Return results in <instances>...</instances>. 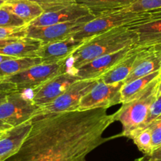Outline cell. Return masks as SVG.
Masks as SVG:
<instances>
[{"label": "cell", "instance_id": "obj_11", "mask_svg": "<svg viewBox=\"0 0 161 161\" xmlns=\"http://www.w3.org/2000/svg\"><path fill=\"white\" fill-rule=\"evenodd\" d=\"M134 46L126 47L118 52L98 57L89 63L77 68L73 70V72L80 80L99 79L107 71L111 69L114 65L125 58L132 51Z\"/></svg>", "mask_w": 161, "mask_h": 161}, {"label": "cell", "instance_id": "obj_28", "mask_svg": "<svg viewBox=\"0 0 161 161\" xmlns=\"http://www.w3.org/2000/svg\"><path fill=\"white\" fill-rule=\"evenodd\" d=\"M26 26L16 28L0 27V39L22 38V37H25Z\"/></svg>", "mask_w": 161, "mask_h": 161}, {"label": "cell", "instance_id": "obj_26", "mask_svg": "<svg viewBox=\"0 0 161 161\" xmlns=\"http://www.w3.org/2000/svg\"><path fill=\"white\" fill-rule=\"evenodd\" d=\"M146 126L151 130L152 148L153 151L161 146V114Z\"/></svg>", "mask_w": 161, "mask_h": 161}, {"label": "cell", "instance_id": "obj_9", "mask_svg": "<svg viewBox=\"0 0 161 161\" xmlns=\"http://www.w3.org/2000/svg\"><path fill=\"white\" fill-rule=\"evenodd\" d=\"M124 82L105 84L99 79L97 84L81 98L78 111L108 108L121 103L120 90Z\"/></svg>", "mask_w": 161, "mask_h": 161}, {"label": "cell", "instance_id": "obj_27", "mask_svg": "<svg viewBox=\"0 0 161 161\" xmlns=\"http://www.w3.org/2000/svg\"><path fill=\"white\" fill-rule=\"evenodd\" d=\"M42 7L44 12L57 10L75 3V0H30Z\"/></svg>", "mask_w": 161, "mask_h": 161}, {"label": "cell", "instance_id": "obj_13", "mask_svg": "<svg viewBox=\"0 0 161 161\" xmlns=\"http://www.w3.org/2000/svg\"><path fill=\"white\" fill-rule=\"evenodd\" d=\"M93 15L88 8L77 3H73L66 7L44 12L39 18L34 20L28 25L31 26H47L59 23H65L68 21L84 18L86 17Z\"/></svg>", "mask_w": 161, "mask_h": 161}, {"label": "cell", "instance_id": "obj_6", "mask_svg": "<svg viewBox=\"0 0 161 161\" xmlns=\"http://www.w3.org/2000/svg\"><path fill=\"white\" fill-rule=\"evenodd\" d=\"M40 111V107L25 92H14L8 94L6 101L0 104V119L16 127L32 120Z\"/></svg>", "mask_w": 161, "mask_h": 161}, {"label": "cell", "instance_id": "obj_25", "mask_svg": "<svg viewBox=\"0 0 161 161\" xmlns=\"http://www.w3.org/2000/svg\"><path fill=\"white\" fill-rule=\"evenodd\" d=\"M161 8V0H137L129 7L123 9V11L143 12Z\"/></svg>", "mask_w": 161, "mask_h": 161}, {"label": "cell", "instance_id": "obj_14", "mask_svg": "<svg viewBox=\"0 0 161 161\" xmlns=\"http://www.w3.org/2000/svg\"><path fill=\"white\" fill-rule=\"evenodd\" d=\"M140 47L130 74L123 81L124 84H127L136 79L141 78L160 69L161 54L151 47Z\"/></svg>", "mask_w": 161, "mask_h": 161}, {"label": "cell", "instance_id": "obj_30", "mask_svg": "<svg viewBox=\"0 0 161 161\" xmlns=\"http://www.w3.org/2000/svg\"><path fill=\"white\" fill-rule=\"evenodd\" d=\"M135 161H161V146L153 150L149 154L144 155Z\"/></svg>", "mask_w": 161, "mask_h": 161}, {"label": "cell", "instance_id": "obj_29", "mask_svg": "<svg viewBox=\"0 0 161 161\" xmlns=\"http://www.w3.org/2000/svg\"><path fill=\"white\" fill-rule=\"evenodd\" d=\"M160 114H161V95H159L158 96L156 100H155L154 103H153V105H152L151 108H150L148 117H147L146 121H145V123L143 126L148 125V123H151L153 119L157 118L158 116H159Z\"/></svg>", "mask_w": 161, "mask_h": 161}, {"label": "cell", "instance_id": "obj_24", "mask_svg": "<svg viewBox=\"0 0 161 161\" xmlns=\"http://www.w3.org/2000/svg\"><path fill=\"white\" fill-rule=\"evenodd\" d=\"M27 25L22 19L4 7H0V27L16 28Z\"/></svg>", "mask_w": 161, "mask_h": 161}, {"label": "cell", "instance_id": "obj_23", "mask_svg": "<svg viewBox=\"0 0 161 161\" xmlns=\"http://www.w3.org/2000/svg\"><path fill=\"white\" fill-rule=\"evenodd\" d=\"M134 143L144 155L149 154L153 152L152 148V134L148 126H142L133 131L129 136Z\"/></svg>", "mask_w": 161, "mask_h": 161}, {"label": "cell", "instance_id": "obj_10", "mask_svg": "<svg viewBox=\"0 0 161 161\" xmlns=\"http://www.w3.org/2000/svg\"><path fill=\"white\" fill-rule=\"evenodd\" d=\"M80 80L73 71L66 70L32 91V102L40 108L47 106L63 93L73 83Z\"/></svg>", "mask_w": 161, "mask_h": 161}, {"label": "cell", "instance_id": "obj_4", "mask_svg": "<svg viewBox=\"0 0 161 161\" xmlns=\"http://www.w3.org/2000/svg\"><path fill=\"white\" fill-rule=\"evenodd\" d=\"M65 71V63L36 65L0 79V90L7 94L32 91Z\"/></svg>", "mask_w": 161, "mask_h": 161}, {"label": "cell", "instance_id": "obj_21", "mask_svg": "<svg viewBox=\"0 0 161 161\" xmlns=\"http://www.w3.org/2000/svg\"><path fill=\"white\" fill-rule=\"evenodd\" d=\"M40 64H42V62L39 57L13 58L7 59L0 63V79Z\"/></svg>", "mask_w": 161, "mask_h": 161}, {"label": "cell", "instance_id": "obj_17", "mask_svg": "<svg viewBox=\"0 0 161 161\" xmlns=\"http://www.w3.org/2000/svg\"><path fill=\"white\" fill-rule=\"evenodd\" d=\"M32 126V120L10 130L4 138L0 140V161H4L19 148Z\"/></svg>", "mask_w": 161, "mask_h": 161}, {"label": "cell", "instance_id": "obj_32", "mask_svg": "<svg viewBox=\"0 0 161 161\" xmlns=\"http://www.w3.org/2000/svg\"><path fill=\"white\" fill-rule=\"evenodd\" d=\"M20 38H9V39H0V47H3L7 44L16 41Z\"/></svg>", "mask_w": 161, "mask_h": 161}, {"label": "cell", "instance_id": "obj_18", "mask_svg": "<svg viewBox=\"0 0 161 161\" xmlns=\"http://www.w3.org/2000/svg\"><path fill=\"white\" fill-rule=\"evenodd\" d=\"M41 42L35 39L22 37L3 47H0V55L13 58L36 57V54L41 46Z\"/></svg>", "mask_w": 161, "mask_h": 161}, {"label": "cell", "instance_id": "obj_8", "mask_svg": "<svg viewBox=\"0 0 161 161\" xmlns=\"http://www.w3.org/2000/svg\"><path fill=\"white\" fill-rule=\"evenodd\" d=\"M96 17L94 15L86 17L84 18L68 21L65 23L52 25L47 26H26L25 36L35 39L41 44H47L65 40L72 36L75 32L80 30L87 22Z\"/></svg>", "mask_w": 161, "mask_h": 161}, {"label": "cell", "instance_id": "obj_5", "mask_svg": "<svg viewBox=\"0 0 161 161\" xmlns=\"http://www.w3.org/2000/svg\"><path fill=\"white\" fill-rule=\"evenodd\" d=\"M153 21L151 11L128 12L123 10L112 12L96 17L86 23L72 36L77 40H85L110 29L119 27H130Z\"/></svg>", "mask_w": 161, "mask_h": 161}, {"label": "cell", "instance_id": "obj_22", "mask_svg": "<svg viewBox=\"0 0 161 161\" xmlns=\"http://www.w3.org/2000/svg\"><path fill=\"white\" fill-rule=\"evenodd\" d=\"M159 70L123 85L120 90L121 103H126L135 98L153 80L159 77Z\"/></svg>", "mask_w": 161, "mask_h": 161}, {"label": "cell", "instance_id": "obj_37", "mask_svg": "<svg viewBox=\"0 0 161 161\" xmlns=\"http://www.w3.org/2000/svg\"><path fill=\"white\" fill-rule=\"evenodd\" d=\"M1 1H3L4 3H8V2H12V1H15V0H1Z\"/></svg>", "mask_w": 161, "mask_h": 161}, {"label": "cell", "instance_id": "obj_16", "mask_svg": "<svg viewBox=\"0 0 161 161\" xmlns=\"http://www.w3.org/2000/svg\"><path fill=\"white\" fill-rule=\"evenodd\" d=\"M140 48L141 47L138 46H134L132 51L125 58L114 65L111 69L107 71L99 79L108 85L124 81L130 74Z\"/></svg>", "mask_w": 161, "mask_h": 161}, {"label": "cell", "instance_id": "obj_3", "mask_svg": "<svg viewBox=\"0 0 161 161\" xmlns=\"http://www.w3.org/2000/svg\"><path fill=\"white\" fill-rule=\"evenodd\" d=\"M159 77L153 80L135 98L122 103L114 114V122L123 125V131L119 136L129 137L131 133L145 125L151 106L158 97Z\"/></svg>", "mask_w": 161, "mask_h": 161}, {"label": "cell", "instance_id": "obj_12", "mask_svg": "<svg viewBox=\"0 0 161 161\" xmlns=\"http://www.w3.org/2000/svg\"><path fill=\"white\" fill-rule=\"evenodd\" d=\"M86 40H77L70 36L59 41L41 44L36 56L41 59L42 64L66 63L70 55L82 45Z\"/></svg>", "mask_w": 161, "mask_h": 161}, {"label": "cell", "instance_id": "obj_38", "mask_svg": "<svg viewBox=\"0 0 161 161\" xmlns=\"http://www.w3.org/2000/svg\"><path fill=\"white\" fill-rule=\"evenodd\" d=\"M159 80H161V68L159 69Z\"/></svg>", "mask_w": 161, "mask_h": 161}, {"label": "cell", "instance_id": "obj_36", "mask_svg": "<svg viewBox=\"0 0 161 161\" xmlns=\"http://www.w3.org/2000/svg\"><path fill=\"white\" fill-rule=\"evenodd\" d=\"M5 3H4L3 1H1V0H0V7H3V6Z\"/></svg>", "mask_w": 161, "mask_h": 161}, {"label": "cell", "instance_id": "obj_19", "mask_svg": "<svg viewBox=\"0 0 161 161\" xmlns=\"http://www.w3.org/2000/svg\"><path fill=\"white\" fill-rule=\"evenodd\" d=\"M137 0H75L76 3L89 10L95 17L126 9Z\"/></svg>", "mask_w": 161, "mask_h": 161}, {"label": "cell", "instance_id": "obj_2", "mask_svg": "<svg viewBox=\"0 0 161 161\" xmlns=\"http://www.w3.org/2000/svg\"><path fill=\"white\" fill-rule=\"evenodd\" d=\"M137 34L129 27L114 28L94 36L87 39L66 60L69 62L66 70H74L102 55L137 45Z\"/></svg>", "mask_w": 161, "mask_h": 161}, {"label": "cell", "instance_id": "obj_1", "mask_svg": "<svg viewBox=\"0 0 161 161\" xmlns=\"http://www.w3.org/2000/svg\"><path fill=\"white\" fill-rule=\"evenodd\" d=\"M105 108L36 116L19 148L4 161H84L113 137L103 133L114 122Z\"/></svg>", "mask_w": 161, "mask_h": 161}, {"label": "cell", "instance_id": "obj_34", "mask_svg": "<svg viewBox=\"0 0 161 161\" xmlns=\"http://www.w3.org/2000/svg\"><path fill=\"white\" fill-rule=\"evenodd\" d=\"M10 58H13V57L7 56V55H0V63H3V61H6V60H7V59H10Z\"/></svg>", "mask_w": 161, "mask_h": 161}, {"label": "cell", "instance_id": "obj_33", "mask_svg": "<svg viewBox=\"0 0 161 161\" xmlns=\"http://www.w3.org/2000/svg\"><path fill=\"white\" fill-rule=\"evenodd\" d=\"M7 96H8V94L4 92L3 91L0 90V104L6 101V100L7 98Z\"/></svg>", "mask_w": 161, "mask_h": 161}, {"label": "cell", "instance_id": "obj_39", "mask_svg": "<svg viewBox=\"0 0 161 161\" xmlns=\"http://www.w3.org/2000/svg\"><path fill=\"white\" fill-rule=\"evenodd\" d=\"M159 52V53H160V54H161V52Z\"/></svg>", "mask_w": 161, "mask_h": 161}, {"label": "cell", "instance_id": "obj_31", "mask_svg": "<svg viewBox=\"0 0 161 161\" xmlns=\"http://www.w3.org/2000/svg\"><path fill=\"white\" fill-rule=\"evenodd\" d=\"M13 128V126H10V124L0 119V140L4 138L9 134L10 130H12Z\"/></svg>", "mask_w": 161, "mask_h": 161}, {"label": "cell", "instance_id": "obj_35", "mask_svg": "<svg viewBox=\"0 0 161 161\" xmlns=\"http://www.w3.org/2000/svg\"><path fill=\"white\" fill-rule=\"evenodd\" d=\"M161 95V80H159V86H158V96Z\"/></svg>", "mask_w": 161, "mask_h": 161}, {"label": "cell", "instance_id": "obj_15", "mask_svg": "<svg viewBox=\"0 0 161 161\" xmlns=\"http://www.w3.org/2000/svg\"><path fill=\"white\" fill-rule=\"evenodd\" d=\"M137 36V46L161 52V19L129 27Z\"/></svg>", "mask_w": 161, "mask_h": 161}, {"label": "cell", "instance_id": "obj_7", "mask_svg": "<svg viewBox=\"0 0 161 161\" xmlns=\"http://www.w3.org/2000/svg\"><path fill=\"white\" fill-rule=\"evenodd\" d=\"M98 81L99 79L77 80L53 102L40 108L38 115L78 111L81 98L88 93Z\"/></svg>", "mask_w": 161, "mask_h": 161}, {"label": "cell", "instance_id": "obj_20", "mask_svg": "<svg viewBox=\"0 0 161 161\" xmlns=\"http://www.w3.org/2000/svg\"><path fill=\"white\" fill-rule=\"evenodd\" d=\"M3 7L19 17L27 25L44 12L42 7L30 0H15L6 3Z\"/></svg>", "mask_w": 161, "mask_h": 161}]
</instances>
